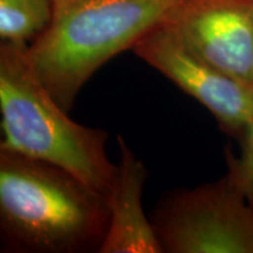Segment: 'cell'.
Returning <instances> with one entry per match:
<instances>
[{"instance_id": "6da1fadb", "label": "cell", "mask_w": 253, "mask_h": 253, "mask_svg": "<svg viewBox=\"0 0 253 253\" xmlns=\"http://www.w3.org/2000/svg\"><path fill=\"white\" fill-rule=\"evenodd\" d=\"M107 196L46 161L0 150V230L12 251L99 252L109 229Z\"/></svg>"}, {"instance_id": "7a4b0ae2", "label": "cell", "mask_w": 253, "mask_h": 253, "mask_svg": "<svg viewBox=\"0 0 253 253\" xmlns=\"http://www.w3.org/2000/svg\"><path fill=\"white\" fill-rule=\"evenodd\" d=\"M177 1L53 0L48 25L27 47L28 62L69 113L96 71L162 24Z\"/></svg>"}, {"instance_id": "3957f363", "label": "cell", "mask_w": 253, "mask_h": 253, "mask_svg": "<svg viewBox=\"0 0 253 253\" xmlns=\"http://www.w3.org/2000/svg\"><path fill=\"white\" fill-rule=\"evenodd\" d=\"M27 47L0 43V150L55 164L107 196L119 172L107 154L108 132L68 118L32 69Z\"/></svg>"}, {"instance_id": "277c9868", "label": "cell", "mask_w": 253, "mask_h": 253, "mask_svg": "<svg viewBox=\"0 0 253 253\" xmlns=\"http://www.w3.org/2000/svg\"><path fill=\"white\" fill-rule=\"evenodd\" d=\"M150 220L166 253H253V205L227 172L167 197Z\"/></svg>"}, {"instance_id": "5b68a950", "label": "cell", "mask_w": 253, "mask_h": 253, "mask_svg": "<svg viewBox=\"0 0 253 253\" xmlns=\"http://www.w3.org/2000/svg\"><path fill=\"white\" fill-rule=\"evenodd\" d=\"M131 50L203 104L221 130L239 140L253 118V87L199 58L164 21L142 37Z\"/></svg>"}, {"instance_id": "8992f818", "label": "cell", "mask_w": 253, "mask_h": 253, "mask_svg": "<svg viewBox=\"0 0 253 253\" xmlns=\"http://www.w3.org/2000/svg\"><path fill=\"white\" fill-rule=\"evenodd\" d=\"M164 23L209 65L253 87V0H178Z\"/></svg>"}, {"instance_id": "52a82bcc", "label": "cell", "mask_w": 253, "mask_h": 253, "mask_svg": "<svg viewBox=\"0 0 253 253\" xmlns=\"http://www.w3.org/2000/svg\"><path fill=\"white\" fill-rule=\"evenodd\" d=\"M119 172L112 191L107 195L110 221L100 253H162L153 223L145 216L142 195L147 168L136 157L121 135Z\"/></svg>"}, {"instance_id": "ba28073f", "label": "cell", "mask_w": 253, "mask_h": 253, "mask_svg": "<svg viewBox=\"0 0 253 253\" xmlns=\"http://www.w3.org/2000/svg\"><path fill=\"white\" fill-rule=\"evenodd\" d=\"M53 0H0L1 41L30 45L49 23Z\"/></svg>"}, {"instance_id": "9c48e42d", "label": "cell", "mask_w": 253, "mask_h": 253, "mask_svg": "<svg viewBox=\"0 0 253 253\" xmlns=\"http://www.w3.org/2000/svg\"><path fill=\"white\" fill-rule=\"evenodd\" d=\"M240 154L226 151L227 173L232 177L243 195L253 205V118L240 136Z\"/></svg>"}]
</instances>
